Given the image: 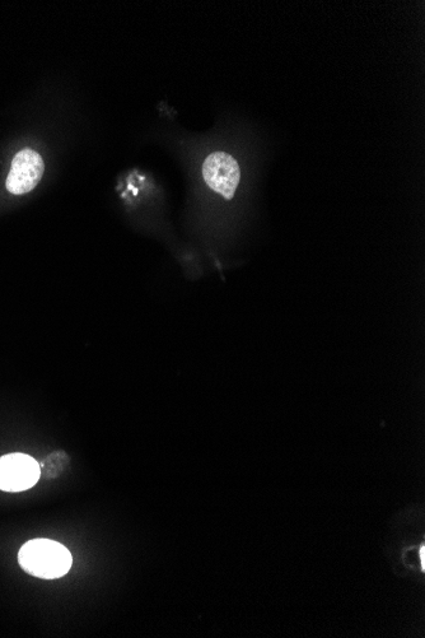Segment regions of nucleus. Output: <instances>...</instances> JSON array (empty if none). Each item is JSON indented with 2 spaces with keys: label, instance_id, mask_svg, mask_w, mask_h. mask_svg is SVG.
Here are the masks:
<instances>
[{
  "label": "nucleus",
  "instance_id": "obj_1",
  "mask_svg": "<svg viewBox=\"0 0 425 638\" xmlns=\"http://www.w3.org/2000/svg\"><path fill=\"white\" fill-rule=\"evenodd\" d=\"M18 562L27 574L54 580L68 574L73 557L63 544L50 539H34L21 548Z\"/></svg>",
  "mask_w": 425,
  "mask_h": 638
},
{
  "label": "nucleus",
  "instance_id": "obj_2",
  "mask_svg": "<svg viewBox=\"0 0 425 638\" xmlns=\"http://www.w3.org/2000/svg\"><path fill=\"white\" fill-rule=\"evenodd\" d=\"M40 477V464L30 455L17 453L0 458V491L17 493L30 490Z\"/></svg>",
  "mask_w": 425,
  "mask_h": 638
},
{
  "label": "nucleus",
  "instance_id": "obj_3",
  "mask_svg": "<svg viewBox=\"0 0 425 638\" xmlns=\"http://www.w3.org/2000/svg\"><path fill=\"white\" fill-rule=\"evenodd\" d=\"M203 176L210 189L221 194L223 198L232 199L240 184L241 170L231 155L214 152L204 161Z\"/></svg>",
  "mask_w": 425,
  "mask_h": 638
},
{
  "label": "nucleus",
  "instance_id": "obj_4",
  "mask_svg": "<svg viewBox=\"0 0 425 638\" xmlns=\"http://www.w3.org/2000/svg\"><path fill=\"white\" fill-rule=\"evenodd\" d=\"M44 172V160L39 153L34 149H23L13 158L6 188L13 195L30 193L40 183Z\"/></svg>",
  "mask_w": 425,
  "mask_h": 638
}]
</instances>
